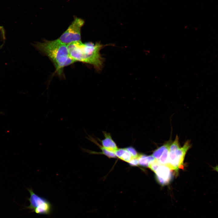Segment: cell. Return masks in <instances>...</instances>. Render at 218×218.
Instances as JSON below:
<instances>
[{
    "label": "cell",
    "mask_w": 218,
    "mask_h": 218,
    "mask_svg": "<svg viewBox=\"0 0 218 218\" xmlns=\"http://www.w3.org/2000/svg\"><path fill=\"white\" fill-rule=\"evenodd\" d=\"M34 46L51 60L55 67L56 72L60 77L62 75L63 68L64 67L76 62L70 56L67 45L58 39L37 42Z\"/></svg>",
    "instance_id": "obj_1"
},
{
    "label": "cell",
    "mask_w": 218,
    "mask_h": 218,
    "mask_svg": "<svg viewBox=\"0 0 218 218\" xmlns=\"http://www.w3.org/2000/svg\"><path fill=\"white\" fill-rule=\"evenodd\" d=\"M103 46L99 43H83L81 41L67 45L69 54L75 61L91 64L97 70L101 69L103 58L100 51Z\"/></svg>",
    "instance_id": "obj_2"
},
{
    "label": "cell",
    "mask_w": 218,
    "mask_h": 218,
    "mask_svg": "<svg viewBox=\"0 0 218 218\" xmlns=\"http://www.w3.org/2000/svg\"><path fill=\"white\" fill-rule=\"evenodd\" d=\"M191 146L190 141L188 140L182 147L177 150L169 151L167 162L166 166L171 170H174L177 173L179 169H183L185 156Z\"/></svg>",
    "instance_id": "obj_3"
},
{
    "label": "cell",
    "mask_w": 218,
    "mask_h": 218,
    "mask_svg": "<svg viewBox=\"0 0 218 218\" xmlns=\"http://www.w3.org/2000/svg\"><path fill=\"white\" fill-rule=\"evenodd\" d=\"M84 23L83 20L75 17L67 30L57 39L66 45L81 41V29Z\"/></svg>",
    "instance_id": "obj_4"
},
{
    "label": "cell",
    "mask_w": 218,
    "mask_h": 218,
    "mask_svg": "<svg viewBox=\"0 0 218 218\" xmlns=\"http://www.w3.org/2000/svg\"><path fill=\"white\" fill-rule=\"evenodd\" d=\"M168 167L161 165L157 168L155 173L159 183L162 185L169 183L172 178V172Z\"/></svg>",
    "instance_id": "obj_5"
},
{
    "label": "cell",
    "mask_w": 218,
    "mask_h": 218,
    "mask_svg": "<svg viewBox=\"0 0 218 218\" xmlns=\"http://www.w3.org/2000/svg\"><path fill=\"white\" fill-rule=\"evenodd\" d=\"M27 189L30 195V197L27 198L30 205L25 209L31 210L32 212L36 208L41 206L48 201L46 198L39 196L35 193L31 187L27 188Z\"/></svg>",
    "instance_id": "obj_6"
},
{
    "label": "cell",
    "mask_w": 218,
    "mask_h": 218,
    "mask_svg": "<svg viewBox=\"0 0 218 218\" xmlns=\"http://www.w3.org/2000/svg\"><path fill=\"white\" fill-rule=\"evenodd\" d=\"M102 132L104 138L101 140L102 145L101 146L109 151L115 153L118 148L111 134L105 131Z\"/></svg>",
    "instance_id": "obj_7"
},
{
    "label": "cell",
    "mask_w": 218,
    "mask_h": 218,
    "mask_svg": "<svg viewBox=\"0 0 218 218\" xmlns=\"http://www.w3.org/2000/svg\"><path fill=\"white\" fill-rule=\"evenodd\" d=\"M52 209V205L48 200L41 206L36 208L32 212L39 214L49 215L51 213Z\"/></svg>",
    "instance_id": "obj_8"
},
{
    "label": "cell",
    "mask_w": 218,
    "mask_h": 218,
    "mask_svg": "<svg viewBox=\"0 0 218 218\" xmlns=\"http://www.w3.org/2000/svg\"><path fill=\"white\" fill-rule=\"evenodd\" d=\"M117 157L129 163L133 158L127 148H118L115 153Z\"/></svg>",
    "instance_id": "obj_9"
},
{
    "label": "cell",
    "mask_w": 218,
    "mask_h": 218,
    "mask_svg": "<svg viewBox=\"0 0 218 218\" xmlns=\"http://www.w3.org/2000/svg\"><path fill=\"white\" fill-rule=\"evenodd\" d=\"M155 159L152 155L146 156L139 154L138 158L139 165L145 167H148L149 164Z\"/></svg>",
    "instance_id": "obj_10"
},
{
    "label": "cell",
    "mask_w": 218,
    "mask_h": 218,
    "mask_svg": "<svg viewBox=\"0 0 218 218\" xmlns=\"http://www.w3.org/2000/svg\"><path fill=\"white\" fill-rule=\"evenodd\" d=\"M170 140L167 141L166 143L162 146L157 150H156L152 154V156L156 159H158L161 157L164 150L166 147L171 144Z\"/></svg>",
    "instance_id": "obj_11"
},
{
    "label": "cell",
    "mask_w": 218,
    "mask_h": 218,
    "mask_svg": "<svg viewBox=\"0 0 218 218\" xmlns=\"http://www.w3.org/2000/svg\"><path fill=\"white\" fill-rule=\"evenodd\" d=\"M171 144L168 145L164 150L159 160L162 165H166L167 163L169 149Z\"/></svg>",
    "instance_id": "obj_12"
},
{
    "label": "cell",
    "mask_w": 218,
    "mask_h": 218,
    "mask_svg": "<svg viewBox=\"0 0 218 218\" xmlns=\"http://www.w3.org/2000/svg\"><path fill=\"white\" fill-rule=\"evenodd\" d=\"M162 165L158 159H155L149 165L148 167L154 172H155L157 168Z\"/></svg>",
    "instance_id": "obj_13"
},
{
    "label": "cell",
    "mask_w": 218,
    "mask_h": 218,
    "mask_svg": "<svg viewBox=\"0 0 218 218\" xmlns=\"http://www.w3.org/2000/svg\"><path fill=\"white\" fill-rule=\"evenodd\" d=\"M128 151L130 153L133 158H138L139 155L137 152L136 150L133 147H129L126 148Z\"/></svg>",
    "instance_id": "obj_14"
},
{
    "label": "cell",
    "mask_w": 218,
    "mask_h": 218,
    "mask_svg": "<svg viewBox=\"0 0 218 218\" xmlns=\"http://www.w3.org/2000/svg\"><path fill=\"white\" fill-rule=\"evenodd\" d=\"M131 165L133 166H137L139 165L138 158H133L129 163Z\"/></svg>",
    "instance_id": "obj_15"
},
{
    "label": "cell",
    "mask_w": 218,
    "mask_h": 218,
    "mask_svg": "<svg viewBox=\"0 0 218 218\" xmlns=\"http://www.w3.org/2000/svg\"><path fill=\"white\" fill-rule=\"evenodd\" d=\"M211 167L213 171H216L218 173V165H217L215 167L211 166Z\"/></svg>",
    "instance_id": "obj_16"
},
{
    "label": "cell",
    "mask_w": 218,
    "mask_h": 218,
    "mask_svg": "<svg viewBox=\"0 0 218 218\" xmlns=\"http://www.w3.org/2000/svg\"><path fill=\"white\" fill-rule=\"evenodd\" d=\"M2 28V27L0 26V29H1Z\"/></svg>",
    "instance_id": "obj_17"
}]
</instances>
